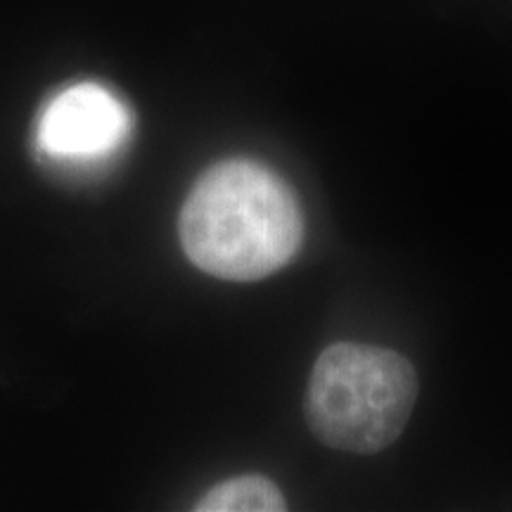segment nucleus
Returning a JSON list of instances; mask_svg holds the SVG:
<instances>
[{
  "mask_svg": "<svg viewBox=\"0 0 512 512\" xmlns=\"http://www.w3.org/2000/svg\"><path fill=\"white\" fill-rule=\"evenodd\" d=\"M183 252L200 271L249 283L290 264L304 240L297 197L283 178L252 159L209 166L178 219Z\"/></svg>",
  "mask_w": 512,
  "mask_h": 512,
  "instance_id": "f257e3e1",
  "label": "nucleus"
},
{
  "mask_svg": "<svg viewBox=\"0 0 512 512\" xmlns=\"http://www.w3.org/2000/svg\"><path fill=\"white\" fill-rule=\"evenodd\" d=\"M131 128V112L110 88L74 83L53 95L38 114L36 143L53 162L93 166L117 155Z\"/></svg>",
  "mask_w": 512,
  "mask_h": 512,
  "instance_id": "7ed1b4c3",
  "label": "nucleus"
},
{
  "mask_svg": "<svg viewBox=\"0 0 512 512\" xmlns=\"http://www.w3.org/2000/svg\"><path fill=\"white\" fill-rule=\"evenodd\" d=\"M285 508V496L278 486L261 475L226 479L195 505L197 512H280Z\"/></svg>",
  "mask_w": 512,
  "mask_h": 512,
  "instance_id": "20e7f679",
  "label": "nucleus"
},
{
  "mask_svg": "<svg viewBox=\"0 0 512 512\" xmlns=\"http://www.w3.org/2000/svg\"><path fill=\"white\" fill-rule=\"evenodd\" d=\"M418 399L406 356L370 344L337 342L318 356L306 389V420L325 446L377 453L401 437Z\"/></svg>",
  "mask_w": 512,
  "mask_h": 512,
  "instance_id": "f03ea898",
  "label": "nucleus"
}]
</instances>
